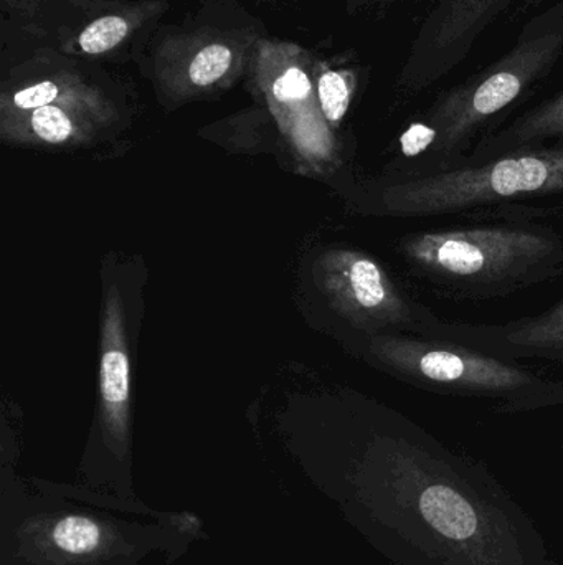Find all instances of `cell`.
<instances>
[{
	"mask_svg": "<svg viewBox=\"0 0 563 565\" xmlns=\"http://www.w3.org/2000/svg\"><path fill=\"white\" fill-rule=\"evenodd\" d=\"M22 498L12 494V501L3 500L7 565H138L172 543V533L162 527L175 526L129 524L58 500Z\"/></svg>",
	"mask_w": 563,
	"mask_h": 565,
	"instance_id": "obj_1",
	"label": "cell"
},
{
	"mask_svg": "<svg viewBox=\"0 0 563 565\" xmlns=\"http://www.w3.org/2000/svg\"><path fill=\"white\" fill-rule=\"evenodd\" d=\"M563 192V146L522 149L472 168L416 175L383 192L390 214H446L526 195Z\"/></svg>",
	"mask_w": 563,
	"mask_h": 565,
	"instance_id": "obj_2",
	"label": "cell"
},
{
	"mask_svg": "<svg viewBox=\"0 0 563 565\" xmlns=\"http://www.w3.org/2000/svg\"><path fill=\"white\" fill-rule=\"evenodd\" d=\"M563 6L529 23L498 62L440 99L430 115L440 148L452 149L479 125L515 103L562 55Z\"/></svg>",
	"mask_w": 563,
	"mask_h": 565,
	"instance_id": "obj_3",
	"label": "cell"
},
{
	"mask_svg": "<svg viewBox=\"0 0 563 565\" xmlns=\"http://www.w3.org/2000/svg\"><path fill=\"white\" fill-rule=\"evenodd\" d=\"M554 242L526 228H459L410 235L407 258L422 270L452 280H501L534 267L554 252Z\"/></svg>",
	"mask_w": 563,
	"mask_h": 565,
	"instance_id": "obj_4",
	"label": "cell"
},
{
	"mask_svg": "<svg viewBox=\"0 0 563 565\" xmlns=\"http://www.w3.org/2000/svg\"><path fill=\"white\" fill-rule=\"evenodd\" d=\"M373 351L386 364L402 374L448 387L516 391L532 382L529 374L512 365L465 349L387 338L379 339L373 344Z\"/></svg>",
	"mask_w": 563,
	"mask_h": 565,
	"instance_id": "obj_5",
	"label": "cell"
},
{
	"mask_svg": "<svg viewBox=\"0 0 563 565\" xmlns=\"http://www.w3.org/2000/svg\"><path fill=\"white\" fill-rule=\"evenodd\" d=\"M502 0H445L413 50L410 82L429 83L459 62Z\"/></svg>",
	"mask_w": 563,
	"mask_h": 565,
	"instance_id": "obj_6",
	"label": "cell"
},
{
	"mask_svg": "<svg viewBox=\"0 0 563 565\" xmlns=\"http://www.w3.org/2000/svg\"><path fill=\"white\" fill-rule=\"evenodd\" d=\"M324 282L334 302L350 318L370 324H393L409 318V308L386 271L366 255H329L324 260Z\"/></svg>",
	"mask_w": 563,
	"mask_h": 565,
	"instance_id": "obj_7",
	"label": "cell"
},
{
	"mask_svg": "<svg viewBox=\"0 0 563 565\" xmlns=\"http://www.w3.org/2000/svg\"><path fill=\"white\" fill-rule=\"evenodd\" d=\"M121 334V328L118 329ZM112 338L111 329H105L99 385H101L102 408L106 427L115 440V450L121 457L128 434L129 359L122 339Z\"/></svg>",
	"mask_w": 563,
	"mask_h": 565,
	"instance_id": "obj_8",
	"label": "cell"
},
{
	"mask_svg": "<svg viewBox=\"0 0 563 565\" xmlns=\"http://www.w3.org/2000/svg\"><path fill=\"white\" fill-rule=\"evenodd\" d=\"M563 136V93L541 108L519 119L512 128L498 136L499 146H518L538 139Z\"/></svg>",
	"mask_w": 563,
	"mask_h": 565,
	"instance_id": "obj_9",
	"label": "cell"
},
{
	"mask_svg": "<svg viewBox=\"0 0 563 565\" xmlns=\"http://www.w3.org/2000/svg\"><path fill=\"white\" fill-rule=\"evenodd\" d=\"M509 341L522 348L563 351V301L541 318L521 326L509 335Z\"/></svg>",
	"mask_w": 563,
	"mask_h": 565,
	"instance_id": "obj_10",
	"label": "cell"
},
{
	"mask_svg": "<svg viewBox=\"0 0 563 565\" xmlns=\"http://www.w3.org/2000/svg\"><path fill=\"white\" fill-rule=\"evenodd\" d=\"M126 35H128V23L124 19L116 15L101 17L83 30L79 35V46L89 55H98L115 49Z\"/></svg>",
	"mask_w": 563,
	"mask_h": 565,
	"instance_id": "obj_11",
	"label": "cell"
},
{
	"mask_svg": "<svg viewBox=\"0 0 563 565\" xmlns=\"http://www.w3.org/2000/svg\"><path fill=\"white\" fill-rule=\"evenodd\" d=\"M321 109L327 121L339 122L349 108L350 89L346 75L340 72H327L321 76L320 86Z\"/></svg>",
	"mask_w": 563,
	"mask_h": 565,
	"instance_id": "obj_12",
	"label": "cell"
},
{
	"mask_svg": "<svg viewBox=\"0 0 563 565\" xmlns=\"http://www.w3.org/2000/svg\"><path fill=\"white\" fill-rule=\"evenodd\" d=\"M231 65V52L224 45H208L192 60L188 76L198 86H208L227 73Z\"/></svg>",
	"mask_w": 563,
	"mask_h": 565,
	"instance_id": "obj_13",
	"label": "cell"
},
{
	"mask_svg": "<svg viewBox=\"0 0 563 565\" xmlns=\"http://www.w3.org/2000/svg\"><path fill=\"white\" fill-rule=\"evenodd\" d=\"M32 128L42 141L50 145L65 142L73 135L72 119L58 106L52 105L33 109Z\"/></svg>",
	"mask_w": 563,
	"mask_h": 565,
	"instance_id": "obj_14",
	"label": "cell"
},
{
	"mask_svg": "<svg viewBox=\"0 0 563 565\" xmlns=\"http://www.w3.org/2000/svg\"><path fill=\"white\" fill-rule=\"evenodd\" d=\"M273 93L281 103L303 102L310 96L311 82L300 68H290L274 82Z\"/></svg>",
	"mask_w": 563,
	"mask_h": 565,
	"instance_id": "obj_15",
	"label": "cell"
},
{
	"mask_svg": "<svg viewBox=\"0 0 563 565\" xmlns=\"http://www.w3.org/2000/svg\"><path fill=\"white\" fill-rule=\"evenodd\" d=\"M56 96H58V88H56L55 83L42 82L29 86V88L20 89L13 96V103L20 109H39L48 106Z\"/></svg>",
	"mask_w": 563,
	"mask_h": 565,
	"instance_id": "obj_16",
	"label": "cell"
},
{
	"mask_svg": "<svg viewBox=\"0 0 563 565\" xmlns=\"http://www.w3.org/2000/svg\"><path fill=\"white\" fill-rule=\"evenodd\" d=\"M436 141V132L429 125H413L402 136V152L405 156H416L429 149Z\"/></svg>",
	"mask_w": 563,
	"mask_h": 565,
	"instance_id": "obj_17",
	"label": "cell"
}]
</instances>
